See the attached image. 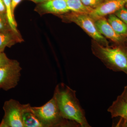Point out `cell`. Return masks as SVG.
I'll return each mask as SVG.
<instances>
[{"mask_svg": "<svg viewBox=\"0 0 127 127\" xmlns=\"http://www.w3.org/2000/svg\"><path fill=\"white\" fill-rule=\"evenodd\" d=\"M30 0L32 1L33 2H35L37 4H39V3H42L47 0Z\"/></svg>", "mask_w": 127, "mask_h": 127, "instance_id": "23", "label": "cell"}, {"mask_svg": "<svg viewBox=\"0 0 127 127\" xmlns=\"http://www.w3.org/2000/svg\"><path fill=\"white\" fill-rule=\"evenodd\" d=\"M12 30H13L9 23L7 15L0 13V32L9 31Z\"/></svg>", "mask_w": 127, "mask_h": 127, "instance_id": "16", "label": "cell"}, {"mask_svg": "<svg viewBox=\"0 0 127 127\" xmlns=\"http://www.w3.org/2000/svg\"><path fill=\"white\" fill-rule=\"evenodd\" d=\"M31 106L27 104L22 114L24 127H43L40 120L32 111Z\"/></svg>", "mask_w": 127, "mask_h": 127, "instance_id": "12", "label": "cell"}, {"mask_svg": "<svg viewBox=\"0 0 127 127\" xmlns=\"http://www.w3.org/2000/svg\"><path fill=\"white\" fill-rule=\"evenodd\" d=\"M127 4V0H105L89 14L94 20L114 14Z\"/></svg>", "mask_w": 127, "mask_h": 127, "instance_id": "7", "label": "cell"}, {"mask_svg": "<svg viewBox=\"0 0 127 127\" xmlns=\"http://www.w3.org/2000/svg\"><path fill=\"white\" fill-rule=\"evenodd\" d=\"M76 93V91L70 87L61 83L56 87L53 96L64 118L74 121L80 127H90Z\"/></svg>", "mask_w": 127, "mask_h": 127, "instance_id": "1", "label": "cell"}, {"mask_svg": "<svg viewBox=\"0 0 127 127\" xmlns=\"http://www.w3.org/2000/svg\"></svg>", "mask_w": 127, "mask_h": 127, "instance_id": "24", "label": "cell"}, {"mask_svg": "<svg viewBox=\"0 0 127 127\" xmlns=\"http://www.w3.org/2000/svg\"><path fill=\"white\" fill-rule=\"evenodd\" d=\"M6 10V15L11 26L13 30L16 32H18L17 29V24L14 17L12 14L11 11V0H3Z\"/></svg>", "mask_w": 127, "mask_h": 127, "instance_id": "15", "label": "cell"}, {"mask_svg": "<svg viewBox=\"0 0 127 127\" xmlns=\"http://www.w3.org/2000/svg\"><path fill=\"white\" fill-rule=\"evenodd\" d=\"M127 25V9L124 7L114 14Z\"/></svg>", "mask_w": 127, "mask_h": 127, "instance_id": "18", "label": "cell"}, {"mask_svg": "<svg viewBox=\"0 0 127 127\" xmlns=\"http://www.w3.org/2000/svg\"><path fill=\"white\" fill-rule=\"evenodd\" d=\"M31 109L43 127H80L77 123L62 116L53 96L43 106L31 107Z\"/></svg>", "mask_w": 127, "mask_h": 127, "instance_id": "2", "label": "cell"}, {"mask_svg": "<svg viewBox=\"0 0 127 127\" xmlns=\"http://www.w3.org/2000/svg\"><path fill=\"white\" fill-rule=\"evenodd\" d=\"M94 52L108 68L115 72H123L127 75V47H109L98 44L94 48Z\"/></svg>", "mask_w": 127, "mask_h": 127, "instance_id": "3", "label": "cell"}, {"mask_svg": "<svg viewBox=\"0 0 127 127\" xmlns=\"http://www.w3.org/2000/svg\"><path fill=\"white\" fill-rule=\"evenodd\" d=\"M35 11L40 15L48 14L62 15L70 11L66 0H47L38 4Z\"/></svg>", "mask_w": 127, "mask_h": 127, "instance_id": "8", "label": "cell"}, {"mask_svg": "<svg viewBox=\"0 0 127 127\" xmlns=\"http://www.w3.org/2000/svg\"><path fill=\"white\" fill-rule=\"evenodd\" d=\"M108 21L118 35L127 38V25L114 14L108 15Z\"/></svg>", "mask_w": 127, "mask_h": 127, "instance_id": "13", "label": "cell"}, {"mask_svg": "<svg viewBox=\"0 0 127 127\" xmlns=\"http://www.w3.org/2000/svg\"><path fill=\"white\" fill-rule=\"evenodd\" d=\"M68 13L62 15V18L76 23L92 38L98 43H102V45L107 46L108 42L106 39L98 31L95 20L89 14L72 12Z\"/></svg>", "mask_w": 127, "mask_h": 127, "instance_id": "4", "label": "cell"}, {"mask_svg": "<svg viewBox=\"0 0 127 127\" xmlns=\"http://www.w3.org/2000/svg\"><path fill=\"white\" fill-rule=\"evenodd\" d=\"M105 0H81L85 6L94 9L97 7Z\"/></svg>", "mask_w": 127, "mask_h": 127, "instance_id": "17", "label": "cell"}, {"mask_svg": "<svg viewBox=\"0 0 127 127\" xmlns=\"http://www.w3.org/2000/svg\"><path fill=\"white\" fill-rule=\"evenodd\" d=\"M0 13L6 15V8L3 0H0Z\"/></svg>", "mask_w": 127, "mask_h": 127, "instance_id": "21", "label": "cell"}, {"mask_svg": "<svg viewBox=\"0 0 127 127\" xmlns=\"http://www.w3.org/2000/svg\"><path fill=\"white\" fill-rule=\"evenodd\" d=\"M95 21L98 31L102 35L110 39L119 45L124 46L127 39L117 34L107 20L103 17L98 18Z\"/></svg>", "mask_w": 127, "mask_h": 127, "instance_id": "9", "label": "cell"}, {"mask_svg": "<svg viewBox=\"0 0 127 127\" xmlns=\"http://www.w3.org/2000/svg\"><path fill=\"white\" fill-rule=\"evenodd\" d=\"M21 70L19 62L12 59L0 68V89L7 91L15 87L20 81Z\"/></svg>", "mask_w": 127, "mask_h": 127, "instance_id": "6", "label": "cell"}, {"mask_svg": "<svg viewBox=\"0 0 127 127\" xmlns=\"http://www.w3.org/2000/svg\"><path fill=\"white\" fill-rule=\"evenodd\" d=\"M4 52H0V68L7 64L10 61Z\"/></svg>", "mask_w": 127, "mask_h": 127, "instance_id": "19", "label": "cell"}, {"mask_svg": "<svg viewBox=\"0 0 127 127\" xmlns=\"http://www.w3.org/2000/svg\"><path fill=\"white\" fill-rule=\"evenodd\" d=\"M112 118L120 117L121 119L127 121V102L119 96L107 110Z\"/></svg>", "mask_w": 127, "mask_h": 127, "instance_id": "11", "label": "cell"}, {"mask_svg": "<svg viewBox=\"0 0 127 127\" xmlns=\"http://www.w3.org/2000/svg\"><path fill=\"white\" fill-rule=\"evenodd\" d=\"M70 11L82 14H90L93 9L87 7L82 2L81 0H66Z\"/></svg>", "mask_w": 127, "mask_h": 127, "instance_id": "14", "label": "cell"}, {"mask_svg": "<svg viewBox=\"0 0 127 127\" xmlns=\"http://www.w3.org/2000/svg\"><path fill=\"white\" fill-rule=\"evenodd\" d=\"M120 96L124 101L127 102V86L125 87L123 93Z\"/></svg>", "mask_w": 127, "mask_h": 127, "instance_id": "22", "label": "cell"}, {"mask_svg": "<svg viewBox=\"0 0 127 127\" xmlns=\"http://www.w3.org/2000/svg\"><path fill=\"white\" fill-rule=\"evenodd\" d=\"M24 41L19 31L14 30L0 32V52H4L6 47H11L16 43Z\"/></svg>", "mask_w": 127, "mask_h": 127, "instance_id": "10", "label": "cell"}, {"mask_svg": "<svg viewBox=\"0 0 127 127\" xmlns=\"http://www.w3.org/2000/svg\"><path fill=\"white\" fill-rule=\"evenodd\" d=\"M22 0H11V8L12 14L14 17H15L14 12H15V10L16 7Z\"/></svg>", "mask_w": 127, "mask_h": 127, "instance_id": "20", "label": "cell"}, {"mask_svg": "<svg viewBox=\"0 0 127 127\" xmlns=\"http://www.w3.org/2000/svg\"><path fill=\"white\" fill-rule=\"evenodd\" d=\"M27 104H21L12 99L5 101L3 106L4 115L0 127H24L22 114Z\"/></svg>", "mask_w": 127, "mask_h": 127, "instance_id": "5", "label": "cell"}]
</instances>
